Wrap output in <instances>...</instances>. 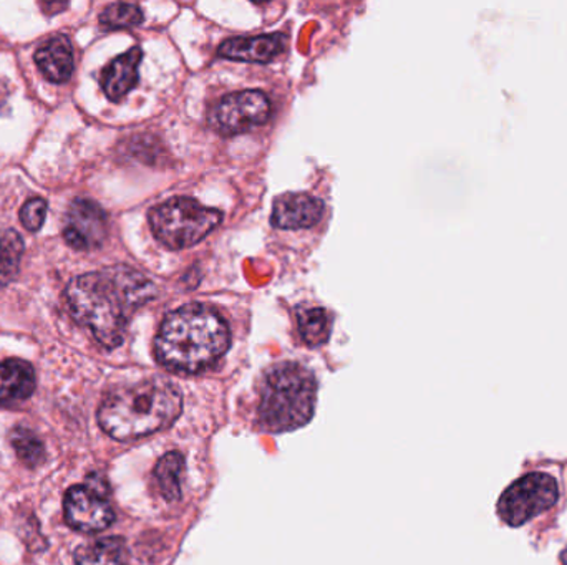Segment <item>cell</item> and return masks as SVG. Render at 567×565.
<instances>
[{
    "instance_id": "cell-7",
    "label": "cell",
    "mask_w": 567,
    "mask_h": 565,
    "mask_svg": "<svg viewBox=\"0 0 567 565\" xmlns=\"http://www.w3.org/2000/svg\"><path fill=\"white\" fill-rule=\"evenodd\" d=\"M271 116V102L258 90L223 96L212 112L209 125L221 135H239L265 125Z\"/></svg>"
},
{
    "instance_id": "cell-22",
    "label": "cell",
    "mask_w": 567,
    "mask_h": 565,
    "mask_svg": "<svg viewBox=\"0 0 567 565\" xmlns=\"http://www.w3.org/2000/svg\"><path fill=\"white\" fill-rule=\"evenodd\" d=\"M43 9H47L49 7V10H47V13H55V9H66V3H50V6H47V3H43Z\"/></svg>"
},
{
    "instance_id": "cell-9",
    "label": "cell",
    "mask_w": 567,
    "mask_h": 565,
    "mask_svg": "<svg viewBox=\"0 0 567 565\" xmlns=\"http://www.w3.org/2000/svg\"><path fill=\"white\" fill-rule=\"evenodd\" d=\"M109 238V219L105 211L90 199H75L65 216L63 239L76 251L102 248Z\"/></svg>"
},
{
    "instance_id": "cell-17",
    "label": "cell",
    "mask_w": 567,
    "mask_h": 565,
    "mask_svg": "<svg viewBox=\"0 0 567 565\" xmlns=\"http://www.w3.org/2000/svg\"><path fill=\"white\" fill-rule=\"evenodd\" d=\"M297 327H299L300 338L309 347H320L329 341L332 321L323 308H300L297 312Z\"/></svg>"
},
{
    "instance_id": "cell-3",
    "label": "cell",
    "mask_w": 567,
    "mask_h": 565,
    "mask_svg": "<svg viewBox=\"0 0 567 565\" xmlns=\"http://www.w3.org/2000/svg\"><path fill=\"white\" fill-rule=\"evenodd\" d=\"M182 410V391L155 378L106 395L99 408V423L113 440L133 441L172 427Z\"/></svg>"
},
{
    "instance_id": "cell-18",
    "label": "cell",
    "mask_w": 567,
    "mask_h": 565,
    "mask_svg": "<svg viewBox=\"0 0 567 565\" xmlns=\"http://www.w3.org/2000/svg\"><path fill=\"white\" fill-rule=\"evenodd\" d=\"M25 244L22 236L13 229L0 232V284L7 285L17 278Z\"/></svg>"
},
{
    "instance_id": "cell-19",
    "label": "cell",
    "mask_w": 567,
    "mask_h": 565,
    "mask_svg": "<svg viewBox=\"0 0 567 565\" xmlns=\"http://www.w3.org/2000/svg\"><path fill=\"white\" fill-rule=\"evenodd\" d=\"M10 444L19 460L30 470H35L45 461V447L42 440L29 428L17 427L10 433Z\"/></svg>"
},
{
    "instance_id": "cell-21",
    "label": "cell",
    "mask_w": 567,
    "mask_h": 565,
    "mask_svg": "<svg viewBox=\"0 0 567 565\" xmlns=\"http://www.w3.org/2000/svg\"><path fill=\"white\" fill-rule=\"evenodd\" d=\"M47 218V202L42 198H33L27 201L20 209V221L29 231L35 232L42 228Z\"/></svg>"
},
{
    "instance_id": "cell-24",
    "label": "cell",
    "mask_w": 567,
    "mask_h": 565,
    "mask_svg": "<svg viewBox=\"0 0 567 565\" xmlns=\"http://www.w3.org/2000/svg\"><path fill=\"white\" fill-rule=\"evenodd\" d=\"M563 563H565V565H567V546H566L565 553H563Z\"/></svg>"
},
{
    "instance_id": "cell-10",
    "label": "cell",
    "mask_w": 567,
    "mask_h": 565,
    "mask_svg": "<svg viewBox=\"0 0 567 565\" xmlns=\"http://www.w3.org/2000/svg\"><path fill=\"white\" fill-rule=\"evenodd\" d=\"M323 202L303 192L279 196L272 206L271 222L278 229H307L322 219Z\"/></svg>"
},
{
    "instance_id": "cell-14",
    "label": "cell",
    "mask_w": 567,
    "mask_h": 565,
    "mask_svg": "<svg viewBox=\"0 0 567 565\" xmlns=\"http://www.w3.org/2000/svg\"><path fill=\"white\" fill-rule=\"evenodd\" d=\"M35 63L42 75L50 82H69L75 66L72 43L66 36H52L37 50Z\"/></svg>"
},
{
    "instance_id": "cell-4",
    "label": "cell",
    "mask_w": 567,
    "mask_h": 565,
    "mask_svg": "<svg viewBox=\"0 0 567 565\" xmlns=\"http://www.w3.org/2000/svg\"><path fill=\"white\" fill-rule=\"evenodd\" d=\"M317 381L302 365L272 368L262 384L259 417L268 430L282 433L309 423L316 410Z\"/></svg>"
},
{
    "instance_id": "cell-13",
    "label": "cell",
    "mask_w": 567,
    "mask_h": 565,
    "mask_svg": "<svg viewBox=\"0 0 567 565\" xmlns=\"http://www.w3.org/2000/svg\"><path fill=\"white\" fill-rule=\"evenodd\" d=\"M35 370L29 362L9 358L0 364V407H13L32 397Z\"/></svg>"
},
{
    "instance_id": "cell-8",
    "label": "cell",
    "mask_w": 567,
    "mask_h": 565,
    "mask_svg": "<svg viewBox=\"0 0 567 565\" xmlns=\"http://www.w3.org/2000/svg\"><path fill=\"white\" fill-rule=\"evenodd\" d=\"M63 514L72 530L83 534L102 533L115 521V511L105 493L85 484L72 486L63 498Z\"/></svg>"
},
{
    "instance_id": "cell-1",
    "label": "cell",
    "mask_w": 567,
    "mask_h": 565,
    "mask_svg": "<svg viewBox=\"0 0 567 565\" xmlns=\"http://www.w3.org/2000/svg\"><path fill=\"white\" fill-rule=\"evenodd\" d=\"M155 297V284L126 265L79 275L65 291L72 317L109 350L123 344L132 315Z\"/></svg>"
},
{
    "instance_id": "cell-11",
    "label": "cell",
    "mask_w": 567,
    "mask_h": 565,
    "mask_svg": "<svg viewBox=\"0 0 567 565\" xmlns=\"http://www.w3.org/2000/svg\"><path fill=\"white\" fill-rule=\"evenodd\" d=\"M286 46L282 33L256 36H235L223 42L218 55L236 62L269 63L278 59Z\"/></svg>"
},
{
    "instance_id": "cell-5",
    "label": "cell",
    "mask_w": 567,
    "mask_h": 565,
    "mask_svg": "<svg viewBox=\"0 0 567 565\" xmlns=\"http://www.w3.org/2000/svg\"><path fill=\"white\" fill-rule=\"evenodd\" d=\"M223 222L219 209L208 208L192 198H173L150 211L153 236L172 251L199 244Z\"/></svg>"
},
{
    "instance_id": "cell-16",
    "label": "cell",
    "mask_w": 567,
    "mask_h": 565,
    "mask_svg": "<svg viewBox=\"0 0 567 565\" xmlns=\"http://www.w3.org/2000/svg\"><path fill=\"white\" fill-rule=\"evenodd\" d=\"M183 477H185V458L178 451L165 454L155 468V481L159 494L166 501L182 498Z\"/></svg>"
},
{
    "instance_id": "cell-15",
    "label": "cell",
    "mask_w": 567,
    "mask_h": 565,
    "mask_svg": "<svg viewBox=\"0 0 567 565\" xmlns=\"http://www.w3.org/2000/svg\"><path fill=\"white\" fill-rule=\"evenodd\" d=\"M128 547L122 537L90 541L75 551L76 565H126Z\"/></svg>"
},
{
    "instance_id": "cell-23",
    "label": "cell",
    "mask_w": 567,
    "mask_h": 565,
    "mask_svg": "<svg viewBox=\"0 0 567 565\" xmlns=\"http://www.w3.org/2000/svg\"><path fill=\"white\" fill-rule=\"evenodd\" d=\"M9 95V88H7V83L0 80V105H2L3 100Z\"/></svg>"
},
{
    "instance_id": "cell-6",
    "label": "cell",
    "mask_w": 567,
    "mask_h": 565,
    "mask_svg": "<svg viewBox=\"0 0 567 565\" xmlns=\"http://www.w3.org/2000/svg\"><path fill=\"white\" fill-rule=\"evenodd\" d=\"M559 488L555 478L532 473L515 481L498 501V514L508 526L519 527L558 503Z\"/></svg>"
},
{
    "instance_id": "cell-20",
    "label": "cell",
    "mask_w": 567,
    "mask_h": 565,
    "mask_svg": "<svg viewBox=\"0 0 567 565\" xmlns=\"http://www.w3.org/2000/svg\"><path fill=\"white\" fill-rule=\"evenodd\" d=\"M145 15L136 3L116 2L110 3L100 13V25L106 30L133 29L143 23Z\"/></svg>"
},
{
    "instance_id": "cell-12",
    "label": "cell",
    "mask_w": 567,
    "mask_h": 565,
    "mask_svg": "<svg viewBox=\"0 0 567 565\" xmlns=\"http://www.w3.org/2000/svg\"><path fill=\"white\" fill-rule=\"evenodd\" d=\"M143 52L140 46H133L123 55L116 56L102 73V88L109 100L120 102L125 98L140 79V63Z\"/></svg>"
},
{
    "instance_id": "cell-2",
    "label": "cell",
    "mask_w": 567,
    "mask_h": 565,
    "mask_svg": "<svg viewBox=\"0 0 567 565\" xmlns=\"http://www.w3.org/2000/svg\"><path fill=\"white\" fill-rule=\"evenodd\" d=\"M228 324L215 311L189 304L166 315L155 338L156 360L176 374H202L228 352Z\"/></svg>"
}]
</instances>
